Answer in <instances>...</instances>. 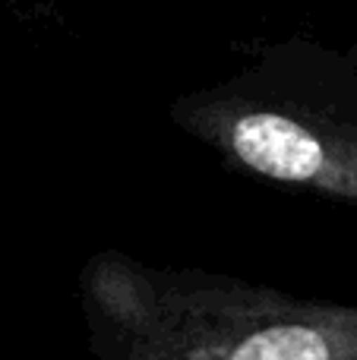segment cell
<instances>
[{
  "label": "cell",
  "mask_w": 357,
  "mask_h": 360,
  "mask_svg": "<svg viewBox=\"0 0 357 360\" xmlns=\"http://www.w3.org/2000/svg\"><path fill=\"white\" fill-rule=\"evenodd\" d=\"M95 360H357V307L101 250L79 275Z\"/></svg>",
  "instance_id": "1"
},
{
  "label": "cell",
  "mask_w": 357,
  "mask_h": 360,
  "mask_svg": "<svg viewBox=\"0 0 357 360\" xmlns=\"http://www.w3.org/2000/svg\"><path fill=\"white\" fill-rule=\"evenodd\" d=\"M171 120L228 168L357 209V54L310 38L171 105Z\"/></svg>",
  "instance_id": "2"
}]
</instances>
